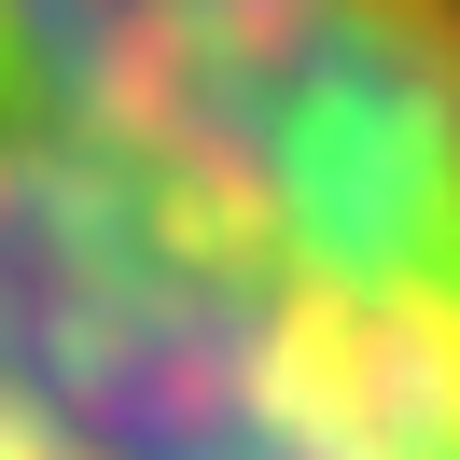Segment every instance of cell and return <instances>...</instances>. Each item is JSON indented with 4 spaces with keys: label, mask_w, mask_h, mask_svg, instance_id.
Masks as SVG:
<instances>
[{
    "label": "cell",
    "mask_w": 460,
    "mask_h": 460,
    "mask_svg": "<svg viewBox=\"0 0 460 460\" xmlns=\"http://www.w3.org/2000/svg\"><path fill=\"white\" fill-rule=\"evenodd\" d=\"M0 460H460V0H0Z\"/></svg>",
    "instance_id": "1"
}]
</instances>
